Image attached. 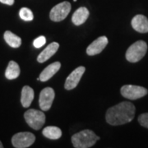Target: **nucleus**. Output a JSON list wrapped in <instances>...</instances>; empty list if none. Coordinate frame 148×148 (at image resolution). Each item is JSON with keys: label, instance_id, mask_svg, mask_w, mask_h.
<instances>
[{"label": "nucleus", "instance_id": "nucleus-1", "mask_svg": "<svg viewBox=\"0 0 148 148\" xmlns=\"http://www.w3.org/2000/svg\"><path fill=\"white\" fill-rule=\"evenodd\" d=\"M135 106L131 102L123 101L110 108L106 114V122L112 126L130 123L135 116Z\"/></svg>", "mask_w": 148, "mask_h": 148}, {"label": "nucleus", "instance_id": "nucleus-2", "mask_svg": "<svg viewBox=\"0 0 148 148\" xmlns=\"http://www.w3.org/2000/svg\"><path fill=\"white\" fill-rule=\"evenodd\" d=\"M98 140H100V137L96 136L95 132L89 129L81 131L72 137V143L76 148L91 147Z\"/></svg>", "mask_w": 148, "mask_h": 148}, {"label": "nucleus", "instance_id": "nucleus-3", "mask_svg": "<svg viewBox=\"0 0 148 148\" xmlns=\"http://www.w3.org/2000/svg\"><path fill=\"white\" fill-rule=\"evenodd\" d=\"M147 51V45L143 40H138L127 49L126 58L130 63H137L145 56Z\"/></svg>", "mask_w": 148, "mask_h": 148}, {"label": "nucleus", "instance_id": "nucleus-4", "mask_svg": "<svg viewBox=\"0 0 148 148\" xmlns=\"http://www.w3.org/2000/svg\"><path fill=\"white\" fill-rule=\"evenodd\" d=\"M24 118L27 124L35 130L40 129L45 123V115L42 111L33 109L27 110L24 114Z\"/></svg>", "mask_w": 148, "mask_h": 148}, {"label": "nucleus", "instance_id": "nucleus-5", "mask_svg": "<svg viewBox=\"0 0 148 148\" xmlns=\"http://www.w3.org/2000/svg\"><path fill=\"white\" fill-rule=\"evenodd\" d=\"M147 89L139 86L125 85L121 88V95L129 100H138L147 95Z\"/></svg>", "mask_w": 148, "mask_h": 148}, {"label": "nucleus", "instance_id": "nucleus-6", "mask_svg": "<svg viewBox=\"0 0 148 148\" xmlns=\"http://www.w3.org/2000/svg\"><path fill=\"white\" fill-rule=\"evenodd\" d=\"M35 140L36 137L32 132H18L12 137V143L14 147L26 148L32 146Z\"/></svg>", "mask_w": 148, "mask_h": 148}, {"label": "nucleus", "instance_id": "nucleus-7", "mask_svg": "<svg viewBox=\"0 0 148 148\" xmlns=\"http://www.w3.org/2000/svg\"><path fill=\"white\" fill-rule=\"evenodd\" d=\"M71 10V3L69 2H63L54 6L50 11L49 17L53 21H61L69 15Z\"/></svg>", "mask_w": 148, "mask_h": 148}, {"label": "nucleus", "instance_id": "nucleus-8", "mask_svg": "<svg viewBox=\"0 0 148 148\" xmlns=\"http://www.w3.org/2000/svg\"><path fill=\"white\" fill-rule=\"evenodd\" d=\"M54 96H55L54 90L50 87H46L41 90L40 94L39 103H40V107L43 111H47L51 108Z\"/></svg>", "mask_w": 148, "mask_h": 148}, {"label": "nucleus", "instance_id": "nucleus-9", "mask_svg": "<svg viewBox=\"0 0 148 148\" xmlns=\"http://www.w3.org/2000/svg\"><path fill=\"white\" fill-rule=\"evenodd\" d=\"M85 70L86 69L83 66H80L69 75L67 77L65 84H64V87L66 90H73L75 87H77L82 75L84 74Z\"/></svg>", "mask_w": 148, "mask_h": 148}, {"label": "nucleus", "instance_id": "nucleus-10", "mask_svg": "<svg viewBox=\"0 0 148 148\" xmlns=\"http://www.w3.org/2000/svg\"><path fill=\"white\" fill-rule=\"evenodd\" d=\"M108 44V39L106 36H101L90 44L86 49V53L88 55L93 56L100 53L106 48Z\"/></svg>", "mask_w": 148, "mask_h": 148}, {"label": "nucleus", "instance_id": "nucleus-11", "mask_svg": "<svg viewBox=\"0 0 148 148\" xmlns=\"http://www.w3.org/2000/svg\"><path fill=\"white\" fill-rule=\"evenodd\" d=\"M132 28L139 33H147L148 32V18L143 15H137L132 18Z\"/></svg>", "mask_w": 148, "mask_h": 148}, {"label": "nucleus", "instance_id": "nucleus-12", "mask_svg": "<svg viewBox=\"0 0 148 148\" xmlns=\"http://www.w3.org/2000/svg\"><path fill=\"white\" fill-rule=\"evenodd\" d=\"M58 47H59V45L57 42H53L49 44L47 47L38 55V57H37L38 62L39 63H44V62L47 61L48 59L51 58L53 54H55V53L58 50Z\"/></svg>", "mask_w": 148, "mask_h": 148}, {"label": "nucleus", "instance_id": "nucleus-13", "mask_svg": "<svg viewBox=\"0 0 148 148\" xmlns=\"http://www.w3.org/2000/svg\"><path fill=\"white\" fill-rule=\"evenodd\" d=\"M61 68V64L59 62H54L50 65H49L45 69L43 70V72L40 75V81L41 82H46L50 79L54 74L58 72Z\"/></svg>", "mask_w": 148, "mask_h": 148}, {"label": "nucleus", "instance_id": "nucleus-14", "mask_svg": "<svg viewBox=\"0 0 148 148\" xmlns=\"http://www.w3.org/2000/svg\"><path fill=\"white\" fill-rule=\"evenodd\" d=\"M89 16V11L85 7H81L77 10L75 11L73 15L72 16V21L74 25L80 26L83 24L87 20Z\"/></svg>", "mask_w": 148, "mask_h": 148}, {"label": "nucleus", "instance_id": "nucleus-15", "mask_svg": "<svg viewBox=\"0 0 148 148\" xmlns=\"http://www.w3.org/2000/svg\"><path fill=\"white\" fill-rule=\"evenodd\" d=\"M34 95H35L34 90L32 87H30L28 86H25L21 90V102L22 106L25 108H27L31 106L32 101L34 99Z\"/></svg>", "mask_w": 148, "mask_h": 148}, {"label": "nucleus", "instance_id": "nucleus-16", "mask_svg": "<svg viewBox=\"0 0 148 148\" xmlns=\"http://www.w3.org/2000/svg\"><path fill=\"white\" fill-rule=\"evenodd\" d=\"M20 72L21 71H20L19 65L14 61H10L8 68L6 69L5 77L9 80L16 79L20 75Z\"/></svg>", "mask_w": 148, "mask_h": 148}, {"label": "nucleus", "instance_id": "nucleus-17", "mask_svg": "<svg viewBox=\"0 0 148 148\" xmlns=\"http://www.w3.org/2000/svg\"><path fill=\"white\" fill-rule=\"evenodd\" d=\"M42 133L45 138L53 139V140H57L62 136L61 129L59 127H54V126H49V127H45L43 129Z\"/></svg>", "mask_w": 148, "mask_h": 148}, {"label": "nucleus", "instance_id": "nucleus-18", "mask_svg": "<svg viewBox=\"0 0 148 148\" xmlns=\"http://www.w3.org/2000/svg\"><path fill=\"white\" fill-rule=\"evenodd\" d=\"M4 40L7 44L12 48H18L21 45V38L9 31L4 33Z\"/></svg>", "mask_w": 148, "mask_h": 148}, {"label": "nucleus", "instance_id": "nucleus-19", "mask_svg": "<svg viewBox=\"0 0 148 148\" xmlns=\"http://www.w3.org/2000/svg\"><path fill=\"white\" fill-rule=\"evenodd\" d=\"M19 16L22 20L27 21H31L34 18V15L32 13L31 9L27 8H22L20 12H19Z\"/></svg>", "mask_w": 148, "mask_h": 148}, {"label": "nucleus", "instance_id": "nucleus-20", "mask_svg": "<svg viewBox=\"0 0 148 148\" xmlns=\"http://www.w3.org/2000/svg\"><path fill=\"white\" fill-rule=\"evenodd\" d=\"M138 122L143 127L148 128V113L143 114L138 117Z\"/></svg>", "mask_w": 148, "mask_h": 148}, {"label": "nucleus", "instance_id": "nucleus-21", "mask_svg": "<svg viewBox=\"0 0 148 148\" xmlns=\"http://www.w3.org/2000/svg\"><path fill=\"white\" fill-rule=\"evenodd\" d=\"M45 43H46V39H45V37L41 36H39L38 38H36V39L34 40L33 45L36 48H40L41 46H43Z\"/></svg>", "mask_w": 148, "mask_h": 148}, {"label": "nucleus", "instance_id": "nucleus-22", "mask_svg": "<svg viewBox=\"0 0 148 148\" xmlns=\"http://www.w3.org/2000/svg\"><path fill=\"white\" fill-rule=\"evenodd\" d=\"M0 2L7 5H12L14 3V0H0Z\"/></svg>", "mask_w": 148, "mask_h": 148}, {"label": "nucleus", "instance_id": "nucleus-23", "mask_svg": "<svg viewBox=\"0 0 148 148\" xmlns=\"http://www.w3.org/2000/svg\"><path fill=\"white\" fill-rule=\"evenodd\" d=\"M3 144H2V143L0 142V148H3Z\"/></svg>", "mask_w": 148, "mask_h": 148}, {"label": "nucleus", "instance_id": "nucleus-24", "mask_svg": "<svg viewBox=\"0 0 148 148\" xmlns=\"http://www.w3.org/2000/svg\"><path fill=\"white\" fill-rule=\"evenodd\" d=\"M73 1H74V2H76V1H77V0H73Z\"/></svg>", "mask_w": 148, "mask_h": 148}]
</instances>
